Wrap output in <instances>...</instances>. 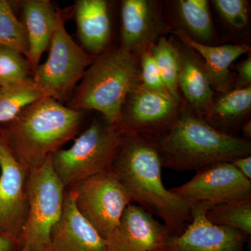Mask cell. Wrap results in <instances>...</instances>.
I'll return each instance as SVG.
<instances>
[{"instance_id":"obj_8","label":"cell","mask_w":251,"mask_h":251,"mask_svg":"<svg viewBox=\"0 0 251 251\" xmlns=\"http://www.w3.org/2000/svg\"><path fill=\"white\" fill-rule=\"evenodd\" d=\"M71 188L75 193L77 210L105 240L118 224L126 206L133 203L112 170Z\"/></svg>"},{"instance_id":"obj_22","label":"cell","mask_w":251,"mask_h":251,"mask_svg":"<svg viewBox=\"0 0 251 251\" xmlns=\"http://www.w3.org/2000/svg\"><path fill=\"white\" fill-rule=\"evenodd\" d=\"M178 16L186 29L198 39V42L211 40L214 27L206 0H179L176 1Z\"/></svg>"},{"instance_id":"obj_5","label":"cell","mask_w":251,"mask_h":251,"mask_svg":"<svg viewBox=\"0 0 251 251\" xmlns=\"http://www.w3.org/2000/svg\"><path fill=\"white\" fill-rule=\"evenodd\" d=\"M125 135L120 126L95 119L71 148L52 153L51 165L65 189L112 171Z\"/></svg>"},{"instance_id":"obj_15","label":"cell","mask_w":251,"mask_h":251,"mask_svg":"<svg viewBox=\"0 0 251 251\" xmlns=\"http://www.w3.org/2000/svg\"><path fill=\"white\" fill-rule=\"evenodd\" d=\"M120 47L138 55L153 45L161 30V19L154 1L123 0Z\"/></svg>"},{"instance_id":"obj_4","label":"cell","mask_w":251,"mask_h":251,"mask_svg":"<svg viewBox=\"0 0 251 251\" xmlns=\"http://www.w3.org/2000/svg\"><path fill=\"white\" fill-rule=\"evenodd\" d=\"M140 82L137 55L120 46L108 49L94 57L66 105L79 111L96 110L118 125L126 99Z\"/></svg>"},{"instance_id":"obj_29","label":"cell","mask_w":251,"mask_h":251,"mask_svg":"<svg viewBox=\"0 0 251 251\" xmlns=\"http://www.w3.org/2000/svg\"><path fill=\"white\" fill-rule=\"evenodd\" d=\"M238 75L234 82V89L240 90L251 87V57L250 54L245 60L239 63L237 67Z\"/></svg>"},{"instance_id":"obj_9","label":"cell","mask_w":251,"mask_h":251,"mask_svg":"<svg viewBox=\"0 0 251 251\" xmlns=\"http://www.w3.org/2000/svg\"><path fill=\"white\" fill-rule=\"evenodd\" d=\"M179 104L170 96L148 90L138 82L126 99L118 125L125 134L159 139L179 116Z\"/></svg>"},{"instance_id":"obj_32","label":"cell","mask_w":251,"mask_h":251,"mask_svg":"<svg viewBox=\"0 0 251 251\" xmlns=\"http://www.w3.org/2000/svg\"><path fill=\"white\" fill-rule=\"evenodd\" d=\"M244 139L249 140L251 139V120H247L244 122V125L241 127Z\"/></svg>"},{"instance_id":"obj_18","label":"cell","mask_w":251,"mask_h":251,"mask_svg":"<svg viewBox=\"0 0 251 251\" xmlns=\"http://www.w3.org/2000/svg\"><path fill=\"white\" fill-rule=\"evenodd\" d=\"M173 32L182 44L204 59V69L213 90L222 93L232 90L234 80L229 67L240 56L250 52L249 46L246 44L211 46L194 40L182 29H175Z\"/></svg>"},{"instance_id":"obj_16","label":"cell","mask_w":251,"mask_h":251,"mask_svg":"<svg viewBox=\"0 0 251 251\" xmlns=\"http://www.w3.org/2000/svg\"><path fill=\"white\" fill-rule=\"evenodd\" d=\"M21 9L22 23L28 41L27 60L33 72L49 49L57 21V9L49 0L15 1Z\"/></svg>"},{"instance_id":"obj_17","label":"cell","mask_w":251,"mask_h":251,"mask_svg":"<svg viewBox=\"0 0 251 251\" xmlns=\"http://www.w3.org/2000/svg\"><path fill=\"white\" fill-rule=\"evenodd\" d=\"M176 47L179 62V90L182 92L193 112L204 120L212 107L215 93L204 69V62L196 51L184 44Z\"/></svg>"},{"instance_id":"obj_20","label":"cell","mask_w":251,"mask_h":251,"mask_svg":"<svg viewBox=\"0 0 251 251\" xmlns=\"http://www.w3.org/2000/svg\"><path fill=\"white\" fill-rule=\"evenodd\" d=\"M251 108V86L233 89L214 99L204 121L219 131L231 135L241 128Z\"/></svg>"},{"instance_id":"obj_19","label":"cell","mask_w":251,"mask_h":251,"mask_svg":"<svg viewBox=\"0 0 251 251\" xmlns=\"http://www.w3.org/2000/svg\"><path fill=\"white\" fill-rule=\"evenodd\" d=\"M75 18L81 46L96 57L105 50L111 38L108 3L104 0H76Z\"/></svg>"},{"instance_id":"obj_27","label":"cell","mask_w":251,"mask_h":251,"mask_svg":"<svg viewBox=\"0 0 251 251\" xmlns=\"http://www.w3.org/2000/svg\"><path fill=\"white\" fill-rule=\"evenodd\" d=\"M213 4L218 12L229 25L235 29L247 25L248 1L245 0H214Z\"/></svg>"},{"instance_id":"obj_33","label":"cell","mask_w":251,"mask_h":251,"mask_svg":"<svg viewBox=\"0 0 251 251\" xmlns=\"http://www.w3.org/2000/svg\"><path fill=\"white\" fill-rule=\"evenodd\" d=\"M166 251V250H163V251Z\"/></svg>"},{"instance_id":"obj_21","label":"cell","mask_w":251,"mask_h":251,"mask_svg":"<svg viewBox=\"0 0 251 251\" xmlns=\"http://www.w3.org/2000/svg\"><path fill=\"white\" fill-rule=\"evenodd\" d=\"M44 97L33 79L0 87V125L14 120L28 105Z\"/></svg>"},{"instance_id":"obj_28","label":"cell","mask_w":251,"mask_h":251,"mask_svg":"<svg viewBox=\"0 0 251 251\" xmlns=\"http://www.w3.org/2000/svg\"><path fill=\"white\" fill-rule=\"evenodd\" d=\"M139 56L140 82L142 85L148 90L171 97L163 84L150 49L143 51Z\"/></svg>"},{"instance_id":"obj_12","label":"cell","mask_w":251,"mask_h":251,"mask_svg":"<svg viewBox=\"0 0 251 251\" xmlns=\"http://www.w3.org/2000/svg\"><path fill=\"white\" fill-rule=\"evenodd\" d=\"M206 203L191 206V221L182 233L171 237L166 251H246L251 236L232 227L213 224Z\"/></svg>"},{"instance_id":"obj_25","label":"cell","mask_w":251,"mask_h":251,"mask_svg":"<svg viewBox=\"0 0 251 251\" xmlns=\"http://www.w3.org/2000/svg\"><path fill=\"white\" fill-rule=\"evenodd\" d=\"M0 45L11 48L27 58L29 47L25 31L12 4L6 0H0Z\"/></svg>"},{"instance_id":"obj_23","label":"cell","mask_w":251,"mask_h":251,"mask_svg":"<svg viewBox=\"0 0 251 251\" xmlns=\"http://www.w3.org/2000/svg\"><path fill=\"white\" fill-rule=\"evenodd\" d=\"M157 67L168 93L177 103L181 102L178 76L179 62L177 49L166 38L161 37L150 48Z\"/></svg>"},{"instance_id":"obj_11","label":"cell","mask_w":251,"mask_h":251,"mask_svg":"<svg viewBox=\"0 0 251 251\" xmlns=\"http://www.w3.org/2000/svg\"><path fill=\"white\" fill-rule=\"evenodd\" d=\"M30 171L16 159L0 128V234L19 239L29 209Z\"/></svg>"},{"instance_id":"obj_14","label":"cell","mask_w":251,"mask_h":251,"mask_svg":"<svg viewBox=\"0 0 251 251\" xmlns=\"http://www.w3.org/2000/svg\"><path fill=\"white\" fill-rule=\"evenodd\" d=\"M105 251V239L77 210L74 190L67 188L62 215L51 230L49 251Z\"/></svg>"},{"instance_id":"obj_3","label":"cell","mask_w":251,"mask_h":251,"mask_svg":"<svg viewBox=\"0 0 251 251\" xmlns=\"http://www.w3.org/2000/svg\"><path fill=\"white\" fill-rule=\"evenodd\" d=\"M154 140L163 168L178 172H197L251 154V141L219 131L193 110L180 112L168 133Z\"/></svg>"},{"instance_id":"obj_10","label":"cell","mask_w":251,"mask_h":251,"mask_svg":"<svg viewBox=\"0 0 251 251\" xmlns=\"http://www.w3.org/2000/svg\"><path fill=\"white\" fill-rule=\"evenodd\" d=\"M170 191L190 206L206 203L213 207L251 198V181L231 162H222L200 170L192 179Z\"/></svg>"},{"instance_id":"obj_1","label":"cell","mask_w":251,"mask_h":251,"mask_svg":"<svg viewBox=\"0 0 251 251\" xmlns=\"http://www.w3.org/2000/svg\"><path fill=\"white\" fill-rule=\"evenodd\" d=\"M162 168L154 140L125 134L112 171L132 202L161 218L172 236L176 237L191 221V206L167 189L162 180Z\"/></svg>"},{"instance_id":"obj_30","label":"cell","mask_w":251,"mask_h":251,"mask_svg":"<svg viewBox=\"0 0 251 251\" xmlns=\"http://www.w3.org/2000/svg\"><path fill=\"white\" fill-rule=\"evenodd\" d=\"M0 251H22L19 239L9 234H0Z\"/></svg>"},{"instance_id":"obj_26","label":"cell","mask_w":251,"mask_h":251,"mask_svg":"<svg viewBox=\"0 0 251 251\" xmlns=\"http://www.w3.org/2000/svg\"><path fill=\"white\" fill-rule=\"evenodd\" d=\"M33 69L18 51L0 45V87L33 79Z\"/></svg>"},{"instance_id":"obj_2","label":"cell","mask_w":251,"mask_h":251,"mask_svg":"<svg viewBox=\"0 0 251 251\" xmlns=\"http://www.w3.org/2000/svg\"><path fill=\"white\" fill-rule=\"evenodd\" d=\"M87 112L44 97L28 105L0 128L16 159L29 171H34L68 142L75 139Z\"/></svg>"},{"instance_id":"obj_6","label":"cell","mask_w":251,"mask_h":251,"mask_svg":"<svg viewBox=\"0 0 251 251\" xmlns=\"http://www.w3.org/2000/svg\"><path fill=\"white\" fill-rule=\"evenodd\" d=\"M47 60L33 73V81L46 97L67 105L94 58L67 32L60 10Z\"/></svg>"},{"instance_id":"obj_13","label":"cell","mask_w":251,"mask_h":251,"mask_svg":"<svg viewBox=\"0 0 251 251\" xmlns=\"http://www.w3.org/2000/svg\"><path fill=\"white\" fill-rule=\"evenodd\" d=\"M173 237L164 224L140 206H127L118 224L105 239V251L166 250Z\"/></svg>"},{"instance_id":"obj_24","label":"cell","mask_w":251,"mask_h":251,"mask_svg":"<svg viewBox=\"0 0 251 251\" xmlns=\"http://www.w3.org/2000/svg\"><path fill=\"white\" fill-rule=\"evenodd\" d=\"M206 216L213 224L251 235V198L213 206L206 211Z\"/></svg>"},{"instance_id":"obj_7","label":"cell","mask_w":251,"mask_h":251,"mask_svg":"<svg viewBox=\"0 0 251 251\" xmlns=\"http://www.w3.org/2000/svg\"><path fill=\"white\" fill-rule=\"evenodd\" d=\"M50 156L29 173V209L19 238L22 251H49L51 230L62 215L65 188L54 173Z\"/></svg>"},{"instance_id":"obj_31","label":"cell","mask_w":251,"mask_h":251,"mask_svg":"<svg viewBox=\"0 0 251 251\" xmlns=\"http://www.w3.org/2000/svg\"><path fill=\"white\" fill-rule=\"evenodd\" d=\"M231 163L241 174L251 181V156L236 158Z\"/></svg>"}]
</instances>
